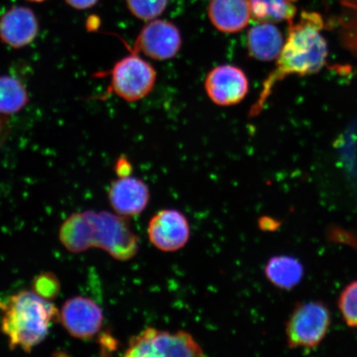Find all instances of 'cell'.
<instances>
[{
    "label": "cell",
    "mask_w": 357,
    "mask_h": 357,
    "mask_svg": "<svg viewBox=\"0 0 357 357\" xmlns=\"http://www.w3.org/2000/svg\"><path fill=\"white\" fill-rule=\"evenodd\" d=\"M124 356H204L202 347L190 333H171L155 328H146L130 338Z\"/></svg>",
    "instance_id": "cell-4"
},
{
    "label": "cell",
    "mask_w": 357,
    "mask_h": 357,
    "mask_svg": "<svg viewBox=\"0 0 357 357\" xmlns=\"http://www.w3.org/2000/svg\"><path fill=\"white\" fill-rule=\"evenodd\" d=\"M280 30L271 22H257L247 36L249 55L254 59L271 61L278 59L284 46Z\"/></svg>",
    "instance_id": "cell-14"
},
{
    "label": "cell",
    "mask_w": 357,
    "mask_h": 357,
    "mask_svg": "<svg viewBox=\"0 0 357 357\" xmlns=\"http://www.w3.org/2000/svg\"><path fill=\"white\" fill-rule=\"evenodd\" d=\"M115 172L119 177L131 176L132 167L126 158H120L115 165Z\"/></svg>",
    "instance_id": "cell-21"
},
{
    "label": "cell",
    "mask_w": 357,
    "mask_h": 357,
    "mask_svg": "<svg viewBox=\"0 0 357 357\" xmlns=\"http://www.w3.org/2000/svg\"><path fill=\"white\" fill-rule=\"evenodd\" d=\"M59 239L70 252L100 248L120 261L131 260L139 250L138 236L128 218L107 211L71 214L62 222Z\"/></svg>",
    "instance_id": "cell-2"
},
{
    "label": "cell",
    "mask_w": 357,
    "mask_h": 357,
    "mask_svg": "<svg viewBox=\"0 0 357 357\" xmlns=\"http://www.w3.org/2000/svg\"><path fill=\"white\" fill-rule=\"evenodd\" d=\"M131 54L124 56L113 66L110 75L109 91L126 102L139 101L153 91L156 73L153 66L142 59L138 52L129 48Z\"/></svg>",
    "instance_id": "cell-5"
},
{
    "label": "cell",
    "mask_w": 357,
    "mask_h": 357,
    "mask_svg": "<svg viewBox=\"0 0 357 357\" xmlns=\"http://www.w3.org/2000/svg\"><path fill=\"white\" fill-rule=\"evenodd\" d=\"M266 278L280 289L290 290L301 283L305 274L302 263L289 256H275L269 259L265 266Z\"/></svg>",
    "instance_id": "cell-15"
},
{
    "label": "cell",
    "mask_w": 357,
    "mask_h": 357,
    "mask_svg": "<svg viewBox=\"0 0 357 357\" xmlns=\"http://www.w3.org/2000/svg\"><path fill=\"white\" fill-rule=\"evenodd\" d=\"M60 281L51 272H45L36 276L33 281V291L48 301H52L59 294Z\"/></svg>",
    "instance_id": "cell-20"
},
{
    "label": "cell",
    "mask_w": 357,
    "mask_h": 357,
    "mask_svg": "<svg viewBox=\"0 0 357 357\" xmlns=\"http://www.w3.org/2000/svg\"><path fill=\"white\" fill-rule=\"evenodd\" d=\"M297 0H250L252 19L257 22H293L297 8Z\"/></svg>",
    "instance_id": "cell-16"
},
{
    "label": "cell",
    "mask_w": 357,
    "mask_h": 357,
    "mask_svg": "<svg viewBox=\"0 0 357 357\" xmlns=\"http://www.w3.org/2000/svg\"><path fill=\"white\" fill-rule=\"evenodd\" d=\"M38 33V17L29 8L13 7L0 17V40L11 48L29 46Z\"/></svg>",
    "instance_id": "cell-12"
},
{
    "label": "cell",
    "mask_w": 357,
    "mask_h": 357,
    "mask_svg": "<svg viewBox=\"0 0 357 357\" xmlns=\"http://www.w3.org/2000/svg\"><path fill=\"white\" fill-rule=\"evenodd\" d=\"M108 195L114 212L127 218L137 216L144 212L151 197L146 183L132 176L119 177L112 182Z\"/></svg>",
    "instance_id": "cell-11"
},
{
    "label": "cell",
    "mask_w": 357,
    "mask_h": 357,
    "mask_svg": "<svg viewBox=\"0 0 357 357\" xmlns=\"http://www.w3.org/2000/svg\"><path fill=\"white\" fill-rule=\"evenodd\" d=\"M129 11L137 19L149 22L166 10L168 0H126Z\"/></svg>",
    "instance_id": "cell-18"
},
{
    "label": "cell",
    "mask_w": 357,
    "mask_h": 357,
    "mask_svg": "<svg viewBox=\"0 0 357 357\" xmlns=\"http://www.w3.org/2000/svg\"><path fill=\"white\" fill-rule=\"evenodd\" d=\"M1 331L11 350L20 348L30 354L47 337L60 312L52 301L44 300L33 290H22L0 301Z\"/></svg>",
    "instance_id": "cell-3"
},
{
    "label": "cell",
    "mask_w": 357,
    "mask_h": 357,
    "mask_svg": "<svg viewBox=\"0 0 357 357\" xmlns=\"http://www.w3.org/2000/svg\"><path fill=\"white\" fill-rule=\"evenodd\" d=\"M70 6L78 10H84L95 6L99 0H65Z\"/></svg>",
    "instance_id": "cell-22"
},
{
    "label": "cell",
    "mask_w": 357,
    "mask_h": 357,
    "mask_svg": "<svg viewBox=\"0 0 357 357\" xmlns=\"http://www.w3.org/2000/svg\"><path fill=\"white\" fill-rule=\"evenodd\" d=\"M324 24L319 13L303 11L297 24H289L288 35L275 69L264 80L250 117L261 114L275 84L290 75L315 74L323 68L328 56V44L321 31Z\"/></svg>",
    "instance_id": "cell-1"
},
{
    "label": "cell",
    "mask_w": 357,
    "mask_h": 357,
    "mask_svg": "<svg viewBox=\"0 0 357 357\" xmlns=\"http://www.w3.org/2000/svg\"><path fill=\"white\" fill-rule=\"evenodd\" d=\"M29 102L28 91L19 79L13 75L0 77V114L20 113Z\"/></svg>",
    "instance_id": "cell-17"
},
{
    "label": "cell",
    "mask_w": 357,
    "mask_h": 357,
    "mask_svg": "<svg viewBox=\"0 0 357 357\" xmlns=\"http://www.w3.org/2000/svg\"><path fill=\"white\" fill-rule=\"evenodd\" d=\"M339 309L345 322L350 327L357 328V280L343 290L339 298Z\"/></svg>",
    "instance_id": "cell-19"
},
{
    "label": "cell",
    "mask_w": 357,
    "mask_h": 357,
    "mask_svg": "<svg viewBox=\"0 0 357 357\" xmlns=\"http://www.w3.org/2000/svg\"><path fill=\"white\" fill-rule=\"evenodd\" d=\"M29 1L34 3H41L43 1H46V0H29Z\"/></svg>",
    "instance_id": "cell-25"
},
{
    "label": "cell",
    "mask_w": 357,
    "mask_h": 357,
    "mask_svg": "<svg viewBox=\"0 0 357 357\" xmlns=\"http://www.w3.org/2000/svg\"><path fill=\"white\" fill-rule=\"evenodd\" d=\"M330 324L331 316L324 303H298L285 325L287 346L290 349H310L318 346L327 334Z\"/></svg>",
    "instance_id": "cell-6"
},
{
    "label": "cell",
    "mask_w": 357,
    "mask_h": 357,
    "mask_svg": "<svg viewBox=\"0 0 357 357\" xmlns=\"http://www.w3.org/2000/svg\"><path fill=\"white\" fill-rule=\"evenodd\" d=\"M147 234L155 248L165 252H174L189 242L190 223L185 214L177 209H163L151 218Z\"/></svg>",
    "instance_id": "cell-9"
},
{
    "label": "cell",
    "mask_w": 357,
    "mask_h": 357,
    "mask_svg": "<svg viewBox=\"0 0 357 357\" xmlns=\"http://www.w3.org/2000/svg\"><path fill=\"white\" fill-rule=\"evenodd\" d=\"M100 345L102 351H115L118 347V342L114 337H112L110 335L105 334L101 338Z\"/></svg>",
    "instance_id": "cell-24"
},
{
    "label": "cell",
    "mask_w": 357,
    "mask_h": 357,
    "mask_svg": "<svg viewBox=\"0 0 357 357\" xmlns=\"http://www.w3.org/2000/svg\"><path fill=\"white\" fill-rule=\"evenodd\" d=\"M280 223L271 217H262L258 221V225L263 231H274L278 229Z\"/></svg>",
    "instance_id": "cell-23"
},
{
    "label": "cell",
    "mask_w": 357,
    "mask_h": 357,
    "mask_svg": "<svg viewBox=\"0 0 357 357\" xmlns=\"http://www.w3.org/2000/svg\"><path fill=\"white\" fill-rule=\"evenodd\" d=\"M180 30L172 22L160 20L149 21L138 34L133 50L142 52L155 61H167L180 52Z\"/></svg>",
    "instance_id": "cell-8"
},
{
    "label": "cell",
    "mask_w": 357,
    "mask_h": 357,
    "mask_svg": "<svg viewBox=\"0 0 357 357\" xmlns=\"http://www.w3.org/2000/svg\"><path fill=\"white\" fill-rule=\"evenodd\" d=\"M204 86L214 104L231 106L239 104L247 96L249 83L247 75L238 67L223 65L208 74Z\"/></svg>",
    "instance_id": "cell-10"
},
{
    "label": "cell",
    "mask_w": 357,
    "mask_h": 357,
    "mask_svg": "<svg viewBox=\"0 0 357 357\" xmlns=\"http://www.w3.org/2000/svg\"><path fill=\"white\" fill-rule=\"evenodd\" d=\"M208 13L213 26L225 33L240 32L252 19L250 0H212Z\"/></svg>",
    "instance_id": "cell-13"
},
{
    "label": "cell",
    "mask_w": 357,
    "mask_h": 357,
    "mask_svg": "<svg viewBox=\"0 0 357 357\" xmlns=\"http://www.w3.org/2000/svg\"><path fill=\"white\" fill-rule=\"evenodd\" d=\"M104 312L98 303L88 297L75 296L66 301L60 311V322L71 337L91 340L100 332Z\"/></svg>",
    "instance_id": "cell-7"
}]
</instances>
